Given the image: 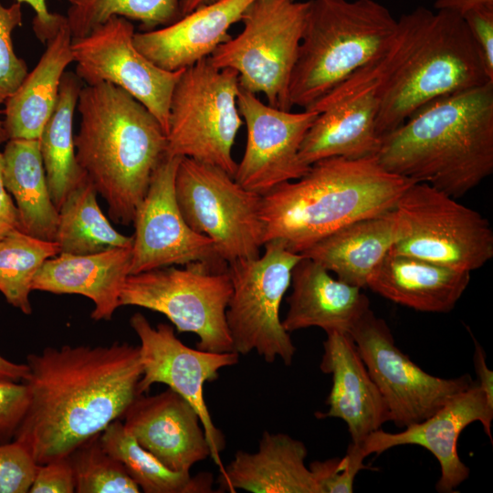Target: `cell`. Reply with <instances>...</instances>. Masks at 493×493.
Wrapping results in <instances>:
<instances>
[{
	"label": "cell",
	"instance_id": "cell-33",
	"mask_svg": "<svg viewBox=\"0 0 493 493\" xmlns=\"http://www.w3.org/2000/svg\"><path fill=\"white\" fill-rule=\"evenodd\" d=\"M60 253L56 241L13 229L0 237V292L8 304L24 314L32 313L29 294L44 262Z\"/></svg>",
	"mask_w": 493,
	"mask_h": 493
},
{
	"label": "cell",
	"instance_id": "cell-18",
	"mask_svg": "<svg viewBox=\"0 0 493 493\" xmlns=\"http://www.w3.org/2000/svg\"><path fill=\"white\" fill-rule=\"evenodd\" d=\"M493 405L476 382L425 420L404 427L399 433L382 428L371 433L362 448L368 456L398 446L415 445L425 447L437 459L441 475L436 483L438 492L454 491L469 477V468L457 454V439L470 424L478 421L492 442Z\"/></svg>",
	"mask_w": 493,
	"mask_h": 493
},
{
	"label": "cell",
	"instance_id": "cell-10",
	"mask_svg": "<svg viewBox=\"0 0 493 493\" xmlns=\"http://www.w3.org/2000/svg\"><path fill=\"white\" fill-rule=\"evenodd\" d=\"M394 211L400 233L393 252L468 272L493 257L488 219L427 184L413 183Z\"/></svg>",
	"mask_w": 493,
	"mask_h": 493
},
{
	"label": "cell",
	"instance_id": "cell-8",
	"mask_svg": "<svg viewBox=\"0 0 493 493\" xmlns=\"http://www.w3.org/2000/svg\"><path fill=\"white\" fill-rule=\"evenodd\" d=\"M232 294L227 263L193 262L129 275L121 306H136L166 316L178 332H193L196 348L212 352L235 351L226 321Z\"/></svg>",
	"mask_w": 493,
	"mask_h": 493
},
{
	"label": "cell",
	"instance_id": "cell-11",
	"mask_svg": "<svg viewBox=\"0 0 493 493\" xmlns=\"http://www.w3.org/2000/svg\"><path fill=\"white\" fill-rule=\"evenodd\" d=\"M257 258L227 264L232 294L226 321L234 351L239 355L256 351L267 362L279 358L291 365L296 347L279 317L282 299L290 286L291 272L302 257L278 240L264 244Z\"/></svg>",
	"mask_w": 493,
	"mask_h": 493
},
{
	"label": "cell",
	"instance_id": "cell-15",
	"mask_svg": "<svg viewBox=\"0 0 493 493\" xmlns=\"http://www.w3.org/2000/svg\"><path fill=\"white\" fill-rule=\"evenodd\" d=\"M130 20L112 16L88 35L72 37L75 74L86 85L109 82L128 92L159 121L165 133L171 97L183 69H163L134 46Z\"/></svg>",
	"mask_w": 493,
	"mask_h": 493
},
{
	"label": "cell",
	"instance_id": "cell-46",
	"mask_svg": "<svg viewBox=\"0 0 493 493\" xmlns=\"http://www.w3.org/2000/svg\"><path fill=\"white\" fill-rule=\"evenodd\" d=\"M219 0H180V9L182 16L188 13Z\"/></svg>",
	"mask_w": 493,
	"mask_h": 493
},
{
	"label": "cell",
	"instance_id": "cell-24",
	"mask_svg": "<svg viewBox=\"0 0 493 493\" xmlns=\"http://www.w3.org/2000/svg\"><path fill=\"white\" fill-rule=\"evenodd\" d=\"M290 285L288 309L282 320L288 333L310 327L349 333L370 309L361 288L332 278L320 264L303 256L292 269Z\"/></svg>",
	"mask_w": 493,
	"mask_h": 493
},
{
	"label": "cell",
	"instance_id": "cell-1",
	"mask_svg": "<svg viewBox=\"0 0 493 493\" xmlns=\"http://www.w3.org/2000/svg\"><path fill=\"white\" fill-rule=\"evenodd\" d=\"M26 363L30 404L13 441L37 465L68 456L123 416L142 374L139 346L120 341L46 347Z\"/></svg>",
	"mask_w": 493,
	"mask_h": 493
},
{
	"label": "cell",
	"instance_id": "cell-35",
	"mask_svg": "<svg viewBox=\"0 0 493 493\" xmlns=\"http://www.w3.org/2000/svg\"><path fill=\"white\" fill-rule=\"evenodd\" d=\"M100 434L85 440L68 455L75 478V492H141L124 466L104 448Z\"/></svg>",
	"mask_w": 493,
	"mask_h": 493
},
{
	"label": "cell",
	"instance_id": "cell-37",
	"mask_svg": "<svg viewBox=\"0 0 493 493\" xmlns=\"http://www.w3.org/2000/svg\"><path fill=\"white\" fill-rule=\"evenodd\" d=\"M366 456L361 445L351 442L342 458L316 460L309 464V468L320 493H351L355 476L366 468L363 464Z\"/></svg>",
	"mask_w": 493,
	"mask_h": 493
},
{
	"label": "cell",
	"instance_id": "cell-2",
	"mask_svg": "<svg viewBox=\"0 0 493 493\" xmlns=\"http://www.w3.org/2000/svg\"><path fill=\"white\" fill-rule=\"evenodd\" d=\"M489 81L463 19L453 11L419 6L397 19L383 54L315 103L372 89L379 103L376 132L381 138L427 103Z\"/></svg>",
	"mask_w": 493,
	"mask_h": 493
},
{
	"label": "cell",
	"instance_id": "cell-19",
	"mask_svg": "<svg viewBox=\"0 0 493 493\" xmlns=\"http://www.w3.org/2000/svg\"><path fill=\"white\" fill-rule=\"evenodd\" d=\"M123 418L139 445L171 470L190 472L210 456L198 414L171 388L153 395L138 394Z\"/></svg>",
	"mask_w": 493,
	"mask_h": 493
},
{
	"label": "cell",
	"instance_id": "cell-27",
	"mask_svg": "<svg viewBox=\"0 0 493 493\" xmlns=\"http://www.w3.org/2000/svg\"><path fill=\"white\" fill-rule=\"evenodd\" d=\"M394 208L351 222L300 253L337 278L361 288L399 237Z\"/></svg>",
	"mask_w": 493,
	"mask_h": 493
},
{
	"label": "cell",
	"instance_id": "cell-12",
	"mask_svg": "<svg viewBox=\"0 0 493 493\" xmlns=\"http://www.w3.org/2000/svg\"><path fill=\"white\" fill-rule=\"evenodd\" d=\"M175 194L188 226L211 239L223 261L260 256L261 194L243 188L224 170L188 157L179 163Z\"/></svg>",
	"mask_w": 493,
	"mask_h": 493
},
{
	"label": "cell",
	"instance_id": "cell-28",
	"mask_svg": "<svg viewBox=\"0 0 493 493\" xmlns=\"http://www.w3.org/2000/svg\"><path fill=\"white\" fill-rule=\"evenodd\" d=\"M72 35L67 20L32 71L5 102L4 126L8 140L38 139L51 115L66 68L73 62Z\"/></svg>",
	"mask_w": 493,
	"mask_h": 493
},
{
	"label": "cell",
	"instance_id": "cell-30",
	"mask_svg": "<svg viewBox=\"0 0 493 493\" xmlns=\"http://www.w3.org/2000/svg\"><path fill=\"white\" fill-rule=\"evenodd\" d=\"M82 87L75 73L63 74L54 110L38 138L49 194L58 210L68 194L88 178L78 163L73 134V117Z\"/></svg>",
	"mask_w": 493,
	"mask_h": 493
},
{
	"label": "cell",
	"instance_id": "cell-44",
	"mask_svg": "<svg viewBox=\"0 0 493 493\" xmlns=\"http://www.w3.org/2000/svg\"><path fill=\"white\" fill-rule=\"evenodd\" d=\"M483 5H493V0H435L434 4L436 10L453 11L460 17L466 13Z\"/></svg>",
	"mask_w": 493,
	"mask_h": 493
},
{
	"label": "cell",
	"instance_id": "cell-45",
	"mask_svg": "<svg viewBox=\"0 0 493 493\" xmlns=\"http://www.w3.org/2000/svg\"><path fill=\"white\" fill-rule=\"evenodd\" d=\"M28 372L26 363H16L0 355V380L23 382Z\"/></svg>",
	"mask_w": 493,
	"mask_h": 493
},
{
	"label": "cell",
	"instance_id": "cell-17",
	"mask_svg": "<svg viewBox=\"0 0 493 493\" xmlns=\"http://www.w3.org/2000/svg\"><path fill=\"white\" fill-rule=\"evenodd\" d=\"M236 101L246 126V142L234 175L236 182L263 195L305 174L309 166L300 160L299 148L318 112L280 110L240 87Z\"/></svg>",
	"mask_w": 493,
	"mask_h": 493
},
{
	"label": "cell",
	"instance_id": "cell-5",
	"mask_svg": "<svg viewBox=\"0 0 493 493\" xmlns=\"http://www.w3.org/2000/svg\"><path fill=\"white\" fill-rule=\"evenodd\" d=\"M414 182L386 171L376 157H330L262 195L264 244L278 240L300 254L339 228L395 207Z\"/></svg>",
	"mask_w": 493,
	"mask_h": 493
},
{
	"label": "cell",
	"instance_id": "cell-29",
	"mask_svg": "<svg viewBox=\"0 0 493 493\" xmlns=\"http://www.w3.org/2000/svg\"><path fill=\"white\" fill-rule=\"evenodd\" d=\"M3 157V181L16 207L19 229L55 241L58 210L47 186L38 139L8 140Z\"/></svg>",
	"mask_w": 493,
	"mask_h": 493
},
{
	"label": "cell",
	"instance_id": "cell-36",
	"mask_svg": "<svg viewBox=\"0 0 493 493\" xmlns=\"http://www.w3.org/2000/svg\"><path fill=\"white\" fill-rule=\"evenodd\" d=\"M20 3L5 6L0 2V105L18 89L28 73L26 61L14 50L12 34L22 24Z\"/></svg>",
	"mask_w": 493,
	"mask_h": 493
},
{
	"label": "cell",
	"instance_id": "cell-31",
	"mask_svg": "<svg viewBox=\"0 0 493 493\" xmlns=\"http://www.w3.org/2000/svg\"><path fill=\"white\" fill-rule=\"evenodd\" d=\"M97 194L89 178L68 194L58 209L55 241L60 253L89 255L132 246V236H124L111 226L98 204Z\"/></svg>",
	"mask_w": 493,
	"mask_h": 493
},
{
	"label": "cell",
	"instance_id": "cell-42",
	"mask_svg": "<svg viewBox=\"0 0 493 493\" xmlns=\"http://www.w3.org/2000/svg\"><path fill=\"white\" fill-rule=\"evenodd\" d=\"M19 229L18 215L13 198L3 181V157L0 152V237L13 229Z\"/></svg>",
	"mask_w": 493,
	"mask_h": 493
},
{
	"label": "cell",
	"instance_id": "cell-47",
	"mask_svg": "<svg viewBox=\"0 0 493 493\" xmlns=\"http://www.w3.org/2000/svg\"><path fill=\"white\" fill-rule=\"evenodd\" d=\"M5 141H8V139L5 130L4 121L0 119V145Z\"/></svg>",
	"mask_w": 493,
	"mask_h": 493
},
{
	"label": "cell",
	"instance_id": "cell-4",
	"mask_svg": "<svg viewBox=\"0 0 493 493\" xmlns=\"http://www.w3.org/2000/svg\"><path fill=\"white\" fill-rule=\"evenodd\" d=\"M77 110L78 163L108 204L110 219L129 226L167 154L166 133L145 106L109 82L82 87Z\"/></svg>",
	"mask_w": 493,
	"mask_h": 493
},
{
	"label": "cell",
	"instance_id": "cell-39",
	"mask_svg": "<svg viewBox=\"0 0 493 493\" xmlns=\"http://www.w3.org/2000/svg\"><path fill=\"white\" fill-rule=\"evenodd\" d=\"M29 404L30 390L25 382L0 380V445L14 440Z\"/></svg>",
	"mask_w": 493,
	"mask_h": 493
},
{
	"label": "cell",
	"instance_id": "cell-13",
	"mask_svg": "<svg viewBox=\"0 0 493 493\" xmlns=\"http://www.w3.org/2000/svg\"><path fill=\"white\" fill-rule=\"evenodd\" d=\"M358 351L398 427L431 416L472 386L469 374L445 379L431 375L395 344L386 322L369 309L350 330Z\"/></svg>",
	"mask_w": 493,
	"mask_h": 493
},
{
	"label": "cell",
	"instance_id": "cell-22",
	"mask_svg": "<svg viewBox=\"0 0 493 493\" xmlns=\"http://www.w3.org/2000/svg\"><path fill=\"white\" fill-rule=\"evenodd\" d=\"M378 108L374 90L368 89L309 109L318 115L301 142L300 160L310 166L330 157H376Z\"/></svg>",
	"mask_w": 493,
	"mask_h": 493
},
{
	"label": "cell",
	"instance_id": "cell-26",
	"mask_svg": "<svg viewBox=\"0 0 493 493\" xmlns=\"http://www.w3.org/2000/svg\"><path fill=\"white\" fill-rule=\"evenodd\" d=\"M304 443L283 433L263 432L255 452L237 451L220 484L230 492L320 493L309 467Z\"/></svg>",
	"mask_w": 493,
	"mask_h": 493
},
{
	"label": "cell",
	"instance_id": "cell-20",
	"mask_svg": "<svg viewBox=\"0 0 493 493\" xmlns=\"http://www.w3.org/2000/svg\"><path fill=\"white\" fill-rule=\"evenodd\" d=\"M320 368L332 375L327 413L318 417L343 420L351 443L362 445L372 432L390 421L387 404L372 379L354 341L348 332H326Z\"/></svg>",
	"mask_w": 493,
	"mask_h": 493
},
{
	"label": "cell",
	"instance_id": "cell-16",
	"mask_svg": "<svg viewBox=\"0 0 493 493\" xmlns=\"http://www.w3.org/2000/svg\"><path fill=\"white\" fill-rule=\"evenodd\" d=\"M181 159L164 156L136 208L130 275L193 262L226 263L211 239L194 231L180 211L175 175Z\"/></svg>",
	"mask_w": 493,
	"mask_h": 493
},
{
	"label": "cell",
	"instance_id": "cell-41",
	"mask_svg": "<svg viewBox=\"0 0 493 493\" xmlns=\"http://www.w3.org/2000/svg\"><path fill=\"white\" fill-rule=\"evenodd\" d=\"M16 2L27 4L35 11L32 27L37 37L43 43L54 37L66 22V16L48 11L47 0H16Z\"/></svg>",
	"mask_w": 493,
	"mask_h": 493
},
{
	"label": "cell",
	"instance_id": "cell-14",
	"mask_svg": "<svg viewBox=\"0 0 493 493\" xmlns=\"http://www.w3.org/2000/svg\"><path fill=\"white\" fill-rule=\"evenodd\" d=\"M130 324L140 340L142 374L137 393H146L154 383H164L184 397L198 414L210 448V457L225 473L220 453L226 447L223 433L215 425L205 404L204 387L219 377V371L236 364V351L212 352L182 342L172 326L152 327L144 315L134 313Z\"/></svg>",
	"mask_w": 493,
	"mask_h": 493
},
{
	"label": "cell",
	"instance_id": "cell-3",
	"mask_svg": "<svg viewBox=\"0 0 493 493\" xmlns=\"http://www.w3.org/2000/svg\"><path fill=\"white\" fill-rule=\"evenodd\" d=\"M388 172L457 199L493 172V81L438 98L381 137Z\"/></svg>",
	"mask_w": 493,
	"mask_h": 493
},
{
	"label": "cell",
	"instance_id": "cell-23",
	"mask_svg": "<svg viewBox=\"0 0 493 493\" xmlns=\"http://www.w3.org/2000/svg\"><path fill=\"white\" fill-rule=\"evenodd\" d=\"M131 260V246L89 255L59 253L44 262L34 278L32 289L85 296L94 303L92 320H110L120 307Z\"/></svg>",
	"mask_w": 493,
	"mask_h": 493
},
{
	"label": "cell",
	"instance_id": "cell-38",
	"mask_svg": "<svg viewBox=\"0 0 493 493\" xmlns=\"http://www.w3.org/2000/svg\"><path fill=\"white\" fill-rule=\"evenodd\" d=\"M38 465L19 443L0 445V493H27Z\"/></svg>",
	"mask_w": 493,
	"mask_h": 493
},
{
	"label": "cell",
	"instance_id": "cell-25",
	"mask_svg": "<svg viewBox=\"0 0 493 493\" xmlns=\"http://www.w3.org/2000/svg\"><path fill=\"white\" fill-rule=\"evenodd\" d=\"M470 282V272L389 250L366 287L402 306L432 313L451 311Z\"/></svg>",
	"mask_w": 493,
	"mask_h": 493
},
{
	"label": "cell",
	"instance_id": "cell-40",
	"mask_svg": "<svg viewBox=\"0 0 493 493\" xmlns=\"http://www.w3.org/2000/svg\"><path fill=\"white\" fill-rule=\"evenodd\" d=\"M30 493H73L75 478L68 456L38 465Z\"/></svg>",
	"mask_w": 493,
	"mask_h": 493
},
{
	"label": "cell",
	"instance_id": "cell-9",
	"mask_svg": "<svg viewBox=\"0 0 493 493\" xmlns=\"http://www.w3.org/2000/svg\"><path fill=\"white\" fill-rule=\"evenodd\" d=\"M308 9L309 1L254 0L242 15V31L221 44L210 62L236 70L241 89L291 110L288 87Z\"/></svg>",
	"mask_w": 493,
	"mask_h": 493
},
{
	"label": "cell",
	"instance_id": "cell-6",
	"mask_svg": "<svg viewBox=\"0 0 493 493\" xmlns=\"http://www.w3.org/2000/svg\"><path fill=\"white\" fill-rule=\"evenodd\" d=\"M397 20L374 0H309L291 73V106L304 110L384 52Z\"/></svg>",
	"mask_w": 493,
	"mask_h": 493
},
{
	"label": "cell",
	"instance_id": "cell-7",
	"mask_svg": "<svg viewBox=\"0 0 493 493\" xmlns=\"http://www.w3.org/2000/svg\"><path fill=\"white\" fill-rule=\"evenodd\" d=\"M238 74L208 58L183 69L170 101L167 154L218 167L234 177L232 149L243 119Z\"/></svg>",
	"mask_w": 493,
	"mask_h": 493
},
{
	"label": "cell",
	"instance_id": "cell-21",
	"mask_svg": "<svg viewBox=\"0 0 493 493\" xmlns=\"http://www.w3.org/2000/svg\"><path fill=\"white\" fill-rule=\"evenodd\" d=\"M254 0H219L201 6L163 27L134 33L135 47L168 71L188 68L212 53L231 36Z\"/></svg>",
	"mask_w": 493,
	"mask_h": 493
},
{
	"label": "cell",
	"instance_id": "cell-32",
	"mask_svg": "<svg viewBox=\"0 0 493 493\" xmlns=\"http://www.w3.org/2000/svg\"><path fill=\"white\" fill-rule=\"evenodd\" d=\"M107 452L119 460L129 476L145 493H209L213 492V476L177 472L166 467L152 454L139 445L119 419L100 434Z\"/></svg>",
	"mask_w": 493,
	"mask_h": 493
},
{
	"label": "cell",
	"instance_id": "cell-43",
	"mask_svg": "<svg viewBox=\"0 0 493 493\" xmlns=\"http://www.w3.org/2000/svg\"><path fill=\"white\" fill-rule=\"evenodd\" d=\"M474 364L478 378L477 383L485 393L488 403L493 405V372L487 365L485 352L481 345L476 340H474Z\"/></svg>",
	"mask_w": 493,
	"mask_h": 493
},
{
	"label": "cell",
	"instance_id": "cell-34",
	"mask_svg": "<svg viewBox=\"0 0 493 493\" xmlns=\"http://www.w3.org/2000/svg\"><path fill=\"white\" fill-rule=\"evenodd\" d=\"M66 20L72 37L88 35L112 16L141 23L144 31L173 24L182 17L180 0H67Z\"/></svg>",
	"mask_w": 493,
	"mask_h": 493
}]
</instances>
